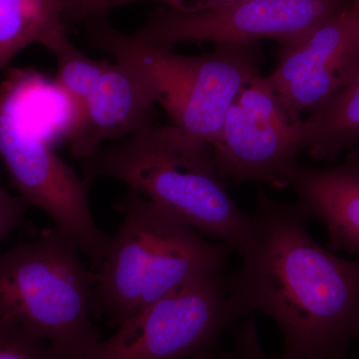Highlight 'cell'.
I'll list each match as a JSON object with an SVG mask.
<instances>
[{
  "label": "cell",
  "instance_id": "44dd1931",
  "mask_svg": "<svg viewBox=\"0 0 359 359\" xmlns=\"http://www.w3.org/2000/svg\"><path fill=\"white\" fill-rule=\"evenodd\" d=\"M353 7L356 11V15H358V20L359 23V0H353Z\"/></svg>",
  "mask_w": 359,
  "mask_h": 359
},
{
  "label": "cell",
  "instance_id": "7c38bea8",
  "mask_svg": "<svg viewBox=\"0 0 359 359\" xmlns=\"http://www.w3.org/2000/svg\"><path fill=\"white\" fill-rule=\"evenodd\" d=\"M297 204L327 228V249L359 257V153L334 166L290 170L287 180Z\"/></svg>",
  "mask_w": 359,
  "mask_h": 359
},
{
  "label": "cell",
  "instance_id": "9c48e42d",
  "mask_svg": "<svg viewBox=\"0 0 359 359\" xmlns=\"http://www.w3.org/2000/svg\"><path fill=\"white\" fill-rule=\"evenodd\" d=\"M302 118L285 110L266 77L257 76L238 94L212 147L224 180L285 188L304 151Z\"/></svg>",
  "mask_w": 359,
  "mask_h": 359
},
{
  "label": "cell",
  "instance_id": "30bf717a",
  "mask_svg": "<svg viewBox=\"0 0 359 359\" xmlns=\"http://www.w3.org/2000/svg\"><path fill=\"white\" fill-rule=\"evenodd\" d=\"M359 73V23L353 2L301 44L282 51L266 77L292 117L318 109Z\"/></svg>",
  "mask_w": 359,
  "mask_h": 359
},
{
  "label": "cell",
  "instance_id": "9a60e30c",
  "mask_svg": "<svg viewBox=\"0 0 359 359\" xmlns=\"http://www.w3.org/2000/svg\"><path fill=\"white\" fill-rule=\"evenodd\" d=\"M304 150L314 161L334 163L359 150V73L327 102L302 119Z\"/></svg>",
  "mask_w": 359,
  "mask_h": 359
},
{
  "label": "cell",
  "instance_id": "277c9868",
  "mask_svg": "<svg viewBox=\"0 0 359 359\" xmlns=\"http://www.w3.org/2000/svg\"><path fill=\"white\" fill-rule=\"evenodd\" d=\"M90 44L136 73L171 125L214 147L226 114L243 89L259 76L254 45L216 44L210 53L187 56L113 27L107 13L85 18Z\"/></svg>",
  "mask_w": 359,
  "mask_h": 359
},
{
  "label": "cell",
  "instance_id": "2e32d148",
  "mask_svg": "<svg viewBox=\"0 0 359 359\" xmlns=\"http://www.w3.org/2000/svg\"><path fill=\"white\" fill-rule=\"evenodd\" d=\"M52 53L57 60V73L54 79L79 107L107 69L110 61L88 57L70 40L59 45Z\"/></svg>",
  "mask_w": 359,
  "mask_h": 359
},
{
  "label": "cell",
  "instance_id": "d6986e66",
  "mask_svg": "<svg viewBox=\"0 0 359 359\" xmlns=\"http://www.w3.org/2000/svg\"><path fill=\"white\" fill-rule=\"evenodd\" d=\"M219 359H289L280 355H269L259 344L256 323L248 316L235 332V344L230 353L222 354Z\"/></svg>",
  "mask_w": 359,
  "mask_h": 359
},
{
  "label": "cell",
  "instance_id": "5bb4252c",
  "mask_svg": "<svg viewBox=\"0 0 359 359\" xmlns=\"http://www.w3.org/2000/svg\"><path fill=\"white\" fill-rule=\"evenodd\" d=\"M67 0H0V73L33 43L53 52L67 41Z\"/></svg>",
  "mask_w": 359,
  "mask_h": 359
},
{
  "label": "cell",
  "instance_id": "7a4b0ae2",
  "mask_svg": "<svg viewBox=\"0 0 359 359\" xmlns=\"http://www.w3.org/2000/svg\"><path fill=\"white\" fill-rule=\"evenodd\" d=\"M83 172L89 184L122 182L240 255L249 242L250 215L229 194L212 146L173 125L151 123L122 144L101 148L83 161Z\"/></svg>",
  "mask_w": 359,
  "mask_h": 359
},
{
  "label": "cell",
  "instance_id": "ffe728a7",
  "mask_svg": "<svg viewBox=\"0 0 359 359\" xmlns=\"http://www.w3.org/2000/svg\"><path fill=\"white\" fill-rule=\"evenodd\" d=\"M32 207L22 196H13L0 187V243L18 228Z\"/></svg>",
  "mask_w": 359,
  "mask_h": 359
},
{
  "label": "cell",
  "instance_id": "6da1fadb",
  "mask_svg": "<svg viewBox=\"0 0 359 359\" xmlns=\"http://www.w3.org/2000/svg\"><path fill=\"white\" fill-rule=\"evenodd\" d=\"M252 233L240 266L226 275L235 318L263 314L275 321L289 359H346L359 339V257L321 247L297 203L257 193Z\"/></svg>",
  "mask_w": 359,
  "mask_h": 359
},
{
  "label": "cell",
  "instance_id": "603a6c76",
  "mask_svg": "<svg viewBox=\"0 0 359 359\" xmlns=\"http://www.w3.org/2000/svg\"><path fill=\"white\" fill-rule=\"evenodd\" d=\"M354 152H358V153H359V150H358V151H354Z\"/></svg>",
  "mask_w": 359,
  "mask_h": 359
},
{
  "label": "cell",
  "instance_id": "7402d4cb",
  "mask_svg": "<svg viewBox=\"0 0 359 359\" xmlns=\"http://www.w3.org/2000/svg\"><path fill=\"white\" fill-rule=\"evenodd\" d=\"M215 356L216 355H205V356H199V358H195L192 359H215Z\"/></svg>",
  "mask_w": 359,
  "mask_h": 359
},
{
  "label": "cell",
  "instance_id": "ba28073f",
  "mask_svg": "<svg viewBox=\"0 0 359 359\" xmlns=\"http://www.w3.org/2000/svg\"><path fill=\"white\" fill-rule=\"evenodd\" d=\"M0 157L20 196L48 215L56 229L97 266L110 238L91 212L89 185L47 142L22 128L0 108Z\"/></svg>",
  "mask_w": 359,
  "mask_h": 359
},
{
  "label": "cell",
  "instance_id": "5b68a950",
  "mask_svg": "<svg viewBox=\"0 0 359 359\" xmlns=\"http://www.w3.org/2000/svg\"><path fill=\"white\" fill-rule=\"evenodd\" d=\"M79 250L52 229L0 255V320L46 340L63 359H87L100 341L94 278Z\"/></svg>",
  "mask_w": 359,
  "mask_h": 359
},
{
  "label": "cell",
  "instance_id": "8fae6325",
  "mask_svg": "<svg viewBox=\"0 0 359 359\" xmlns=\"http://www.w3.org/2000/svg\"><path fill=\"white\" fill-rule=\"evenodd\" d=\"M155 100L136 73L122 63L110 62L89 95L67 141L75 159L86 160L103 142L132 135L153 123Z\"/></svg>",
  "mask_w": 359,
  "mask_h": 359
},
{
  "label": "cell",
  "instance_id": "ac0fdd59",
  "mask_svg": "<svg viewBox=\"0 0 359 359\" xmlns=\"http://www.w3.org/2000/svg\"><path fill=\"white\" fill-rule=\"evenodd\" d=\"M145 1L160 2L173 11L192 13L231 6L245 0H73L69 13L73 20H84L94 14L107 13L117 7Z\"/></svg>",
  "mask_w": 359,
  "mask_h": 359
},
{
  "label": "cell",
  "instance_id": "4fadbf2b",
  "mask_svg": "<svg viewBox=\"0 0 359 359\" xmlns=\"http://www.w3.org/2000/svg\"><path fill=\"white\" fill-rule=\"evenodd\" d=\"M4 71L0 81V108L22 128L49 145L67 140L79 107L55 79L25 68Z\"/></svg>",
  "mask_w": 359,
  "mask_h": 359
},
{
  "label": "cell",
  "instance_id": "8992f818",
  "mask_svg": "<svg viewBox=\"0 0 359 359\" xmlns=\"http://www.w3.org/2000/svg\"><path fill=\"white\" fill-rule=\"evenodd\" d=\"M237 321L229 304L224 271L182 283L99 341L87 359H186L216 355Z\"/></svg>",
  "mask_w": 359,
  "mask_h": 359
},
{
  "label": "cell",
  "instance_id": "3957f363",
  "mask_svg": "<svg viewBox=\"0 0 359 359\" xmlns=\"http://www.w3.org/2000/svg\"><path fill=\"white\" fill-rule=\"evenodd\" d=\"M121 224L93 276L92 311L119 328L195 276L224 271L231 250L131 189L115 204Z\"/></svg>",
  "mask_w": 359,
  "mask_h": 359
},
{
  "label": "cell",
  "instance_id": "52a82bcc",
  "mask_svg": "<svg viewBox=\"0 0 359 359\" xmlns=\"http://www.w3.org/2000/svg\"><path fill=\"white\" fill-rule=\"evenodd\" d=\"M353 0H245L199 13L168 7L154 11L134 33L136 39L173 49L183 43L254 45L273 39L294 48L353 4Z\"/></svg>",
  "mask_w": 359,
  "mask_h": 359
},
{
  "label": "cell",
  "instance_id": "e0dca14e",
  "mask_svg": "<svg viewBox=\"0 0 359 359\" xmlns=\"http://www.w3.org/2000/svg\"><path fill=\"white\" fill-rule=\"evenodd\" d=\"M0 359H63L46 340L26 328L0 320Z\"/></svg>",
  "mask_w": 359,
  "mask_h": 359
},
{
  "label": "cell",
  "instance_id": "cb8c5ba5",
  "mask_svg": "<svg viewBox=\"0 0 359 359\" xmlns=\"http://www.w3.org/2000/svg\"><path fill=\"white\" fill-rule=\"evenodd\" d=\"M67 1H68V0H67Z\"/></svg>",
  "mask_w": 359,
  "mask_h": 359
}]
</instances>
